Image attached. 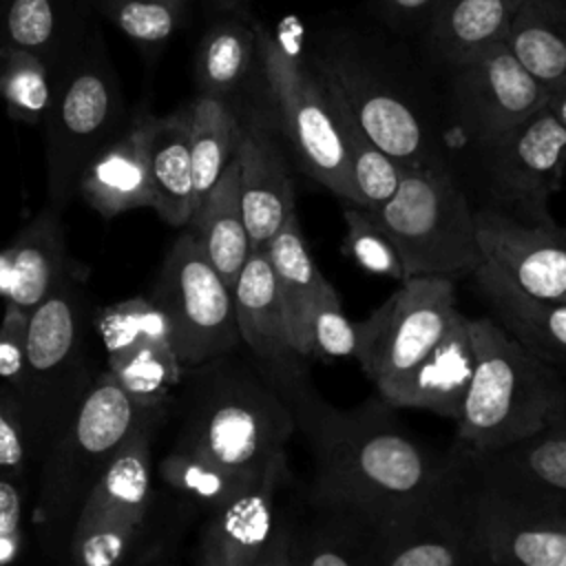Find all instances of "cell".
<instances>
[{"label": "cell", "instance_id": "6da1fadb", "mask_svg": "<svg viewBox=\"0 0 566 566\" xmlns=\"http://www.w3.org/2000/svg\"><path fill=\"white\" fill-rule=\"evenodd\" d=\"M287 405L312 455L307 502L347 506L378 522L424 500L455 471V451L431 453L400 427L380 396L340 409L312 382Z\"/></svg>", "mask_w": 566, "mask_h": 566}, {"label": "cell", "instance_id": "7a4b0ae2", "mask_svg": "<svg viewBox=\"0 0 566 566\" xmlns=\"http://www.w3.org/2000/svg\"><path fill=\"white\" fill-rule=\"evenodd\" d=\"M179 389L175 449L252 473L290 464L294 413L252 358L232 349L188 367Z\"/></svg>", "mask_w": 566, "mask_h": 566}, {"label": "cell", "instance_id": "3957f363", "mask_svg": "<svg viewBox=\"0 0 566 566\" xmlns=\"http://www.w3.org/2000/svg\"><path fill=\"white\" fill-rule=\"evenodd\" d=\"M307 55L358 128L402 166L444 161L422 86L387 42L352 27H321Z\"/></svg>", "mask_w": 566, "mask_h": 566}, {"label": "cell", "instance_id": "277c9868", "mask_svg": "<svg viewBox=\"0 0 566 566\" xmlns=\"http://www.w3.org/2000/svg\"><path fill=\"white\" fill-rule=\"evenodd\" d=\"M93 323L86 283L69 263L55 287L29 316L24 369L15 389L27 455L35 467L71 424L99 374H95L91 345Z\"/></svg>", "mask_w": 566, "mask_h": 566}, {"label": "cell", "instance_id": "5b68a950", "mask_svg": "<svg viewBox=\"0 0 566 566\" xmlns=\"http://www.w3.org/2000/svg\"><path fill=\"white\" fill-rule=\"evenodd\" d=\"M473 378L455 420V440L495 451L553 427L566 407V378L493 316L471 318Z\"/></svg>", "mask_w": 566, "mask_h": 566}, {"label": "cell", "instance_id": "8992f818", "mask_svg": "<svg viewBox=\"0 0 566 566\" xmlns=\"http://www.w3.org/2000/svg\"><path fill=\"white\" fill-rule=\"evenodd\" d=\"M166 413L168 405L133 400L108 369L97 374L71 424L38 467L33 513L49 551L69 553L73 524L95 482L139 424Z\"/></svg>", "mask_w": 566, "mask_h": 566}, {"label": "cell", "instance_id": "52a82bcc", "mask_svg": "<svg viewBox=\"0 0 566 566\" xmlns=\"http://www.w3.org/2000/svg\"><path fill=\"white\" fill-rule=\"evenodd\" d=\"M256 51L276 126L294 161L318 186L343 201L358 203L347 139L338 108L294 31L256 22Z\"/></svg>", "mask_w": 566, "mask_h": 566}, {"label": "cell", "instance_id": "ba28073f", "mask_svg": "<svg viewBox=\"0 0 566 566\" xmlns=\"http://www.w3.org/2000/svg\"><path fill=\"white\" fill-rule=\"evenodd\" d=\"M128 117L104 35L93 24L53 73V95L42 122L49 206L62 210L71 201L84 166L126 126Z\"/></svg>", "mask_w": 566, "mask_h": 566}, {"label": "cell", "instance_id": "9c48e42d", "mask_svg": "<svg viewBox=\"0 0 566 566\" xmlns=\"http://www.w3.org/2000/svg\"><path fill=\"white\" fill-rule=\"evenodd\" d=\"M396 245L405 279L473 274L484 261L475 208L453 179L447 161L405 166L394 195L371 210Z\"/></svg>", "mask_w": 566, "mask_h": 566}, {"label": "cell", "instance_id": "30bf717a", "mask_svg": "<svg viewBox=\"0 0 566 566\" xmlns=\"http://www.w3.org/2000/svg\"><path fill=\"white\" fill-rule=\"evenodd\" d=\"M148 298L164 314L170 345L184 369L241 345L232 290L212 268L190 228L164 256Z\"/></svg>", "mask_w": 566, "mask_h": 566}, {"label": "cell", "instance_id": "8fae6325", "mask_svg": "<svg viewBox=\"0 0 566 566\" xmlns=\"http://www.w3.org/2000/svg\"><path fill=\"white\" fill-rule=\"evenodd\" d=\"M164 418L139 424L86 495L69 542L73 562L113 566L128 559L153 500V438Z\"/></svg>", "mask_w": 566, "mask_h": 566}, {"label": "cell", "instance_id": "7c38bea8", "mask_svg": "<svg viewBox=\"0 0 566 566\" xmlns=\"http://www.w3.org/2000/svg\"><path fill=\"white\" fill-rule=\"evenodd\" d=\"M453 279L411 276L400 281L367 318L358 321V365L382 394L400 380L460 314Z\"/></svg>", "mask_w": 566, "mask_h": 566}, {"label": "cell", "instance_id": "4fadbf2b", "mask_svg": "<svg viewBox=\"0 0 566 566\" xmlns=\"http://www.w3.org/2000/svg\"><path fill=\"white\" fill-rule=\"evenodd\" d=\"M447 113L464 144L482 153L551 102L504 40L447 69Z\"/></svg>", "mask_w": 566, "mask_h": 566}, {"label": "cell", "instance_id": "5bb4252c", "mask_svg": "<svg viewBox=\"0 0 566 566\" xmlns=\"http://www.w3.org/2000/svg\"><path fill=\"white\" fill-rule=\"evenodd\" d=\"M489 208L528 226H555L548 201L566 170V126L546 104L480 153Z\"/></svg>", "mask_w": 566, "mask_h": 566}, {"label": "cell", "instance_id": "9a60e30c", "mask_svg": "<svg viewBox=\"0 0 566 566\" xmlns=\"http://www.w3.org/2000/svg\"><path fill=\"white\" fill-rule=\"evenodd\" d=\"M455 451L453 475L424 500L376 522L369 566H486L467 509V480Z\"/></svg>", "mask_w": 566, "mask_h": 566}, {"label": "cell", "instance_id": "2e32d148", "mask_svg": "<svg viewBox=\"0 0 566 566\" xmlns=\"http://www.w3.org/2000/svg\"><path fill=\"white\" fill-rule=\"evenodd\" d=\"M292 469L274 471L254 489L210 511L195 551L199 566H290L294 509L283 502Z\"/></svg>", "mask_w": 566, "mask_h": 566}, {"label": "cell", "instance_id": "e0dca14e", "mask_svg": "<svg viewBox=\"0 0 566 566\" xmlns=\"http://www.w3.org/2000/svg\"><path fill=\"white\" fill-rule=\"evenodd\" d=\"M95 329L106 349V369L126 394L142 405H168L184 367L170 345L168 323L150 298L133 296L108 305L95 316Z\"/></svg>", "mask_w": 566, "mask_h": 566}, {"label": "cell", "instance_id": "ac0fdd59", "mask_svg": "<svg viewBox=\"0 0 566 566\" xmlns=\"http://www.w3.org/2000/svg\"><path fill=\"white\" fill-rule=\"evenodd\" d=\"M462 469L471 526L489 566H566V511L489 489L464 462Z\"/></svg>", "mask_w": 566, "mask_h": 566}, {"label": "cell", "instance_id": "d6986e66", "mask_svg": "<svg viewBox=\"0 0 566 566\" xmlns=\"http://www.w3.org/2000/svg\"><path fill=\"white\" fill-rule=\"evenodd\" d=\"M241 345L252 363L290 402L312 385L307 358L298 352L292 325L263 248L250 250L232 287Z\"/></svg>", "mask_w": 566, "mask_h": 566}, {"label": "cell", "instance_id": "ffe728a7", "mask_svg": "<svg viewBox=\"0 0 566 566\" xmlns=\"http://www.w3.org/2000/svg\"><path fill=\"white\" fill-rule=\"evenodd\" d=\"M475 232L484 261L517 290L539 301L566 303V230L528 226L489 206L475 210Z\"/></svg>", "mask_w": 566, "mask_h": 566}, {"label": "cell", "instance_id": "44dd1931", "mask_svg": "<svg viewBox=\"0 0 566 566\" xmlns=\"http://www.w3.org/2000/svg\"><path fill=\"white\" fill-rule=\"evenodd\" d=\"M243 130L237 146L239 195L250 250L263 248L279 228L296 214L294 184L283 146L272 128V108L239 113Z\"/></svg>", "mask_w": 566, "mask_h": 566}, {"label": "cell", "instance_id": "7402d4cb", "mask_svg": "<svg viewBox=\"0 0 566 566\" xmlns=\"http://www.w3.org/2000/svg\"><path fill=\"white\" fill-rule=\"evenodd\" d=\"M455 447L475 482L566 511V431L548 427L495 451Z\"/></svg>", "mask_w": 566, "mask_h": 566}, {"label": "cell", "instance_id": "603a6c76", "mask_svg": "<svg viewBox=\"0 0 566 566\" xmlns=\"http://www.w3.org/2000/svg\"><path fill=\"white\" fill-rule=\"evenodd\" d=\"M473 367L471 318L460 312L436 345L378 396L394 409L429 411L455 422L462 413Z\"/></svg>", "mask_w": 566, "mask_h": 566}, {"label": "cell", "instance_id": "cb8c5ba5", "mask_svg": "<svg viewBox=\"0 0 566 566\" xmlns=\"http://www.w3.org/2000/svg\"><path fill=\"white\" fill-rule=\"evenodd\" d=\"M148 117L150 111L139 106L126 126L93 155L77 179V192L106 219L133 208H150Z\"/></svg>", "mask_w": 566, "mask_h": 566}, {"label": "cell", "instance_id": "d4e9b609", "mask_svg": "<svg viewBox=\"0 0 566 566\" xmlns=\"http://www.w3.org/2000/svg\"><path fill=\"white\" fill-rule=\"evenodd\" d=\"M91 0H0V44L35 53L53 73L93 27Z\"/></svg>", "mask_w": 566, "mask_h": 566}, {"label": "cell", "instance_id": "484cf974", "mask_svg": "<svg viewBox=\"0 0 566 566\" xmlns=\"http://www.w3.org/2000/svg\"><path fill=\"white\" fill-rule=\"evenodd\" d=\"M197 91L239 108L259 82L256 27L243 11L214 15L195 53Z\"/></svg>", "mask_w": 566, "mask_h": 566}, {"label": "cell", "instance_id": "4316f807", "mask_svg": "<svg viewBox=\"0 0 566 566\" xmlns=\"http://www.w3.org/2000/svg\"><path fill=\"white\" fill-rule=\"evenodd\" d=\"M471 276L506 332L546 363L566 369V303L524 294L489 261H482Z\"/></svg>", "mask_w": 566, "mask_h": 566}, {"label": "cell", "instance_id": "83f0119b", "mask_svg": "<svg viewBox=\"0 0 566 566\" xmlns=\"http://www.w3.org/2000/svg\"><path fill=\"white\" fill-rule=\"evenodd\" d=\"M57 208L46 206L33 217L4 252L7 303L33 312L66 272L64 226Z\"/></svg>", "mask_w": 566, "mask_h": 566}, {"label": "cell", "instance_id": "f1b7e54d", "mask_svg": "<svg viewBox=\"0 0 566 566\" xmlns=\"http://www.w3.org/2000/svg\"><path fill=\"white\" fill-rule=\"evenodd\" d=\"M374 528L376 522L354 509L307 502L305 513L294 511L290 566H369Z\"/></svg>", "mask_w": 566, "mask_h": 566}, {"label": "cell", "instance_id": "f546056e", "mask_svg": "<svg viewBox=\"0 0 566 566\" xmlns=\"http://www.w3.org/2000/svg\"><path fill=\"white\" fill-rule=\"evenodd\" d=\"M150 208L170 226H188L195 210L190 124L186 108L157 117L146 130Z\"/></svg>", "mask_w": 566, "mask_h": 566}, {"label": "cell", "instance_id": "4dcf8cb0", "mask_svg": "<svg viewBox=\"0 0 566 566\" xmlns=\"http://www.w3.org/2000/svg\"><path fill=\"white\" fill-rule=\"evenodd\" d=\"M524 0H442L422 33L433 64L453 69L482 49L504 40Z\"/></svg>", "mask_w": 566, "mask_h": 566}, {"label": "cell", "instance_id": "1f68e13d", "mask_svg": "<svg viewBox=\"0 0 566 566\" xmlns=\"http://www.w3.org/2000/svg\"><path fill=\"white\" fill-rule=\"evenodd\" d=\"M188 228L195 232L212 268L232 290L250 254V239L239 195L237 155L223 168L221 177L206 192V197L197 203Z\"/></svg>", "mask_w": 566, "mask_h": 566}, {"label": "cell", "instance_id": "d6a6232c", "mask_svg": "<svg viewBox=\"0 0 566 566\" xmlns=\"http://www.w3.org/2000/svg\"><path fill=\"white\" fill-rule=\"evenodd\" d=\"M504 42L551 97L566 88V7L562 0H524Z\"/></svg>", "mask_w": 566, "mask_h": 566}, {"label": "cell", "instance_id": "836d02e7", "mask_svg": "<svg viewBox=\"0 0 566 566\" xmlns=\"http://www.w3.org/2000/svg\"><path fill=\"white\" fill-rule=\"evenodd\" d=\"M190 124V157H192V186L195 208L206 192L221 177L223 168L237 155L241 139V117L232 102L206 93L186 106Z\"/></svg>", "mask_w": 566, "mask_h": 566}, {"label": "cell", "instance_id": "e575fe53", "mask_svg": "<svg viewBox=\"0 0 566 566\" xmlns=\"http://www.w3.org/2000/svg\"><path fill=\"white\" fill-rule=\"evenodd\" d=\"M283 469H290V464L270 469L265 473H252V471L223 467L208 458L170 447V451L164 455L159 464V475L170 491L186 497L197 509H203L206 513H210L237 500L239 495L248 493L270 473L283 471Z\"/></svg>", "mask_w": 566, "mask_h": 566}, {"label": "cell", "instance_id": "d590c367", "mask_svg": "<svg viewBox=\"0 0 566 566\" xmlns=\"http://www.w3.org/2000/svg\"><path fill=\"white\" fill-rule=\"evenodd\" d=\"M263 250L274 272L276 287L281 292V298L292 325V334H294L307 307L318 296L334 290V285L318 270L305 243L296 214H292L279 228V232L263 245Z\"/></svg>", "mask_w": 566, "mask_h": 566}, {"label": "cell", "instance_id": "8d00e7d4", "mask_svg": "<svg viewBox=\"0 0 566 566\" xmlns=\"http://www.w3.org/2000/svg\"><path fill=\"white\" fill-rule=\"evenodd\" d=\"M53 77L42 57L0 44V99L11 119L38 126L49 113Z\"/></svg>", "mask_w": 566, "mask_h": 566}, {"label": "cell", "instance_id": "74e56055", "mask_svg": "<svg viewBox=\"0 0 566 566\" xmlns=\"http://www.w3.org/2000/svg\"><path fill=\"white\" fill-rule=\"evenodd\" d=\"M294 340L307 360L334 363L358 356L360 329L358 321H352L343 312L338 292L329 290L307 307L294 332Z\"/></svg>", "mask_w": 566, "mask_h": 566}, {"label": "cell", "instance_id": "f35d334b", "mask_svg": "<svg viewBox=\"0 0 566 566\" xmlns=\"http://www.w3.org/2000/svg\"><path fill=\"white\" fill-rule=\"evenodd\" d=\"M93 11L106 18L133 44L159 51L186 24L190 0H91Z\"/></svg>", "mask_w": 566, "mask_h": 566}, {"label": "cell", "instance_id": "ab89813d", "mask_svg": "<svg viewBox=\"0 0 566 566\" xmlns=\"http://www.w3.org/2000/svg\"><path fill=\"white\" fill-rule=\"evenodd\" d=\"M334 104L338 108L343 133H345V139H347V150H349V161H352L354 186H356V192H358V203L365 206L367 210H376L398 188V184L402 179V172H405V166L400 161H396L391 155H387L382 148H378L358 128V124L345 113V108L336 99H334Z\"/></svg>", "mask_w": 566, "mask_h": 566}, {"label": "cell", "instance_id": "60d3db41", "mask_svg": "<svg viewBox=\"0 0 566 566\" xmlns=\"http://www.w3.org/2000/svg\"><path fill=\"white\" fill-rule=\"evenodd\" d=\"M345 239L343 250L354 259L356 265L371 274L405 281V268L400 254L371 210L360 203L345 201L343 208Z\"/></svg>", "mask_w": 566, "mask_h": 566}, {"label": "cell", "instance_id": "b9f144b4", "mask_svg": "<svg viewBox=\"0 0 566 566\" xmlns=\"http://www.w3.org/2000/svg\"><path fill=\"white\" fill-rule=\"evenodd\" d=\"M0 469L18 480H24L29 469L20 400L7 382H0Z\"/></svg>", "mask_w": 566, "mask_h": 566}, {"label": "cell", "instance_id": "7bdbcfd3", "mask_svg": "<svg viewBox=\"0 0 566 566\" xmlns=\"http://www.w3.org/2000/svg\"><path fill=\"white\" fill-rule=\"evenodd\" d=\"M29 316V312L7 303L0 323V382L11 385L13 389H18L24 369Z\"/></svg>", "mask_w": 566, "mask_h": 566}, {"label": "cell", "instance_id": "ee69618b", "mask_svg": "<svg viewBox=\"0 0 566 566\" xmlns=\"http://www.w3.org/2000/svg\"><path fill=\"white\" fill-rule=\"evenodd\" d=\"M15 475L0 469V564H9L20 553L22 493Z\"/></svg>", "mask_w": 566, "mask_h": 566}, {"label": "cell", "instance_id": "f6af8a7d", "mask_svg": "<svg viewBox=\"0 0 566 566\" xmlns=\"http://www.w3.org/2000/svg\"><path fill=\"white\" fill-rule=\"evenodd\" d=\"M380 20L400 33H424L442 0H376Z\"/></svg>", "mask_w": 566, "mask_h": 566}, {"label": "cell", "instance_id": "bcb514c9", "mask_svg": "<svg viewBox=\"0 0 566 566\" xmlns=\"http://www.w3.org/2000/svg\"><path fill=\"white\" fill-rule=\"evenodd\" d=\"M250 0H201L203 9L208 15H221V13H230V11H243L248 7Z\"/></svg>", "mask_w": 566, "mask_h": 566}, {"label": "cell", "instance_id": "7dc6e473", "mask_svg": "<svg viewBox=\"0 0 566 566\" xmlns=\"http://www.w3.org/2000/svg\"><path fill=\"white\" fill-rule=\"evenodd\" d=\"M553 427H557V429L566 431V407H564V413H562V418H559V420H557Z\"/></svg>", "mask_w": 566, "mask_h": 566}]
</instances>
